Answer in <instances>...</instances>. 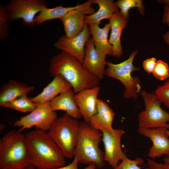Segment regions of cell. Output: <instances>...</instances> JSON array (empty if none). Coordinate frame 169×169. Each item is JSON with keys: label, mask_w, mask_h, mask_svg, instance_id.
Listing matches in <instances>:
<instances>
[{"label": "cell", "mask_w": 169, "mask_h": 169, "mask_svg": "<svg viewBox=\"0 0 169 169\" xmlns=\"http://www.w3.org/2000/svg\"><path fill=\"white\" fill-rule=\"evenodd\" d=\"M49 73L52 77L59 75L71 85L75 94L99 86L100 80L83 66L75 57L62 51L51 59Z\"/></svg>", "instance_id": "obj_1"}, {"label": "cell", "mask_w": 169, "mask_h": 169, "mask_svg": "<svg viewBox=\"0 0 169 169\" xmlns=\"http://www.w3.org/2000/svg\"><path fill=\"white\" fill-rule=\"evenodd\" d=\"M25 134L31 165L38 169H54L65 165L63 154L47 132L36 129Z\"/></svg>", "instance_id": "obj_2"}, {"label": "cell", "mask_w": 169, "mask_h": 169, "mask_svg": "<svg viewBox=\"0 0 169 169\" xmlns=\"http://www.w3.org/2000/svg\"><path fill=\"white\" fill-rule=\"evenodd\" d=\"M25 134L15 130L0 141V169H24L31 165Z\"/></svg>", "instance_id": "obj_3"}, {"label": "cell", "mask_w": 169, "mask_h": 169, "mask_svg": "<svg viewBox=\"0 0 169 169\" xmlns=\"http://www.w3.org/2000/svg\"><path fill=\"white\" fill-rule=\"evenodd\" d=\"M102 133L86 121L79 122V131L74 157L79 162L84 164L95 163L99 168L105 165L104 152L99 145Z\"/></svg>", "instance_id": "obj_4"}, {"label": "cell", "mask_w": 169, "mask_h": 169, "mask_svg": "<svg viewBox=\"0 0 169 169\" xmlns=\"http://www.w3.org/2000/svg\"><path fill=\"white\" fill-rule=\"evenodd\" d=\"M79 122L65 113L57 118L47 132L65 158L74 157L79 131Z\"/></svg>", "instance_id": "obj_5"}, {"label": "cell", "mask_w": 169, "mask_h": 169, "mask_svg": "<svg viewBox=\"0 0 169 169\" xmlns=\"http://www.w3.org/2000/svg\"><path fill=\"white\" fill-rule=\"evenodd\" d=\"M137 53V51H133L128 59L119 64H114L110 61L106 63L107 68L105 74L119 80L123 84L125 88L123 96L127 99L136 100L141 90L140 79L131 75L134 71L139 70L133 63Z\"/></svg>", "instance_id": "obj_6"}, {"label": "cell", "mask_w": 169, "mask_h": 169, "mask_svg": "<svg viewBox=\"0 0 169 169\" xmlns=\"http://www.w3.org/2000/svg\"><path fill=\"white\" fill-rule=\"evenodd\" d=\"M140 94L144 100L145 109L138 115L139 127L151 129L164 127L169 129V112L161 108V103L154 93L143 90Z\"/></svg>", "instance_id": "obj_7"}, {"label": "cell", "mask_w": 169, "mask_h": 169, "mask_svg": "<svg viewBox=\"0 0 169 169\" xmlns=\"http://www.w3.org/2000/svg\"><path fill=\"white\" fill-rule=\"evenodd\" d=\"M50 102L38 105L29 114L15 121L13 126L20 128L18 131L20 132L33 126L36 129L48 131L57 118L56 113L51 108Z\"/></svg>", "instance_id": "obj_8"}, {"label": "cell", "mask_w": 169, "mask_h": 169, "mask_svg": "<svg viewBox=\"0 0 169 169\" xmlns=\"http://www.w3.org/2000/svg\"><path fill=\"white\" fill-rule=\"evenodd\" d=\"M46 2L43 0H11L5 8L9 20L22 19V26L33 27L36 15L39 13Z\"/></svg>", "instance_id": "obj_9"}, {"label": "cell", "mask_w": 169, "mask_h": 169, "mask_svg": "<svg viewBox=\"0 0 169 169\" xmlns=\"http://www.w3.org/2000/svg\"><path fill=\"white\" fill-rule=\"evenodd\" d=\"M92 0H89L69 11L59 19L62 23L65 33L68 38H72L79 34L86 25V15L93 14L95 9L92 7Z\"/></svg>", "instance_id": "obj_10"}, {"label": "cell", "mask_w": 169, "mask_h": 169, "mask_svg": "<svg viewBox=\"0 0 169 169\" xmlns=\"http://www.w3.org/2000/svg\"><path fill=\"white\" fill-rule=\"evenodd\" d=\"M101 132L104 148V161L115 169L125 156L121 147V139L124 131L122 129H113Z\"/></svg>", "instance_id": "obj_11"}, {"label": "cell", "mask_w": 169, "mask_h": 169, "mask_svg": "<svg viewBox=\"0 0 169 169\" xmlns=\"http://www.w3.org/2000/svg\"><path fill=\"white\" fill-rule=\"evenodd\" d=\"M89 28L86 24L83 30L77 35L68 38L61 37L54 44L57 49L65 52L83 63L85 55V46L90 38Z\"/></svg>", "instance_id": "obj_12"}, {"label": "cell", "mask_w": 169, "mask_h": 169, "mask_svg": "<svg viewBox=\"0 0 169 169\" xmlns=\"http://www.w3.org/2000/svg\"><path fill=\"white\" fill-rule=\"evenodd\" d=\"M168 129L160 127L151 129L139 127L137 131L140 135L149 138L152 145L147 156L150 158H159L163 155L169 156V136Z\"/></svg>", "instance_id": "obj_13"}, {"label": "cell", "mask_w": 169, "mask_h": 169, "mask_svg": "<svg viewBox=\"0 0 169 169\" xmlns=\"http://www.w3.org/2000/svg\"><path fill=\"white\" fill-rule=\"evenodd\" d=\"M106 56L99 53L95 49L92 37H90L85 45L83 66L100 80L105 74Z\"/></svg>", "instance_id": "obj_14"}, {"label": "cell", "mask_w": 169, "mask_h": 169, "mask_svg": "<svg viewBox=\"0 0 169 169\" xmlns=\"http://www.w3.org/2000/svg\"><path fill=\"white\" fill-rule=\"evenodd\" d=\"M100 90V87L98 86L74 94L75 101L85 121L89 123L92 117L96 113Z\"/></svg>", "instance_id": "obj_15"}, {"label": "cell", "mask_w": 169, "mask_h": 169, "mask_svg": "<svg viewBox=\"0 0 169 169\" xmlns=\"http://www.w3.org/2000/svg\"><path fill=\"white\" fill-rule=\"evenodd\" d=\"M128 20L120 11L113 14L109 20L111 33L109 42L112 46V56L115 57L119 58L123 54L121 36L123 30L126 27Z\"/></svg>", "instance_id": "obj_16"}, {"label": "cell", "mask_w": 169, "mask_h": 169, "mask_svg": "<svg viewBox=\"0 0 169 169\" xmlns=\"http://www.w3.org/2000/svg\"><path fill=\"white\" fill-rule=\"evenodd\" d=\"M71 89L70 84L62 76L57 75L40 93L30 98L39 105L50 102L61 93Z\"/></svg>", "instance_id": "obj_17"}, {"label": "cell", "mask_w": 169, "mask_h": 169, "mask_svg": "<svg viewBox=\"0 0 169 169\" xmlns=\"http://www.w3.org/2000/svg\"><path fill=\"white\" fill-rule=\"evenodd\" d=\"M74 94L72 89L61 93L50 102L52 110L64 111L68 115L77 120L82 117L75 101Z\"/></svg>", "instance_id": "obj_18"}, {"label": "cell", "mask_w": 169, "mask_h": 169, "mask_svg": "<svg viewBox=\"0 0 169 169\" xmlns=\"http://www.w3.org/2000/svg\"><path fill=\"white\" fill-rule=\"evenodd\" d=\"M115 113L104 101L98 99L95 114L91 118L89 123L101 132L113 129L112 123Z\"/></svg>", "instance_id": "obj_19"}, {"label": "cell", "mask_w": 169, "mask_h": 169, "mask_svg": "<svg viewBox=\"0 0 169 169\" xmlns=\"http://www.w3.org/2000/svg\"><path fill=\"white\" fill-rule=\"evenodd\" d=\"M89 25L90 33L92 36L97 51L105 56L107 55L112 56V46L108 39L109 32L110 29V23H106L102 28L95 24Z\"/></svg>", "instance_id": "obj_20"}, {"label": "cell", "mask_w": 169, "mask_h": 169, "mask_svg": "<svg viewBox=\"0 0 169 169\" xmlns=\"http://www.w3.org/2000/svg\"><path fill=\"white\" fill-rule=\"evenodd\" d=\"M92 3L97 4L99 9L93 14L85 16V23L87 25H99L101 20H110L113 14L119 11L115 2L112 0H92Z\"/></svg>", "instance_id": "obj_21"}, {"label": "cell", "mask_w": 169, "mask_h": 169, "mask_svg": "<svg viewBox=\"0 0 169 169\" xmlns=\"http://www.w3.org/2000/svg\"><path fill=\"white\" fill-rule=\"evenodd\" d=\"M33 86H28L14 80L4 84L0 92V106L12 101L33 90Z\"/></svg>", "instance_id": "obj_22"}, {"label": "cell", "mask_w": 169, "mask_h": 169, "mask_svg": "<svg viewBox=\"0 0 169 169\" xmlns=\"http://www.w3.org/2000/svg\"><path fill=\"white\" fill-rule=\"evenodd\" d=\"M78 6V5L74 7H63L61 6L49 8L45 5L35 18L36 24L39 25L48 20L59 19L69 11L76 8Z\"/></svg>", "instance_id": "obj_23"}, {"label": "cell", "mask_w": 169, "mask_h": 169, "mask_svg": "<svg viewBox=\"0 0 169 169\" xmlns=\"http://www.w3.org/2000/svg\"><path fill=\"white\" fill-rule=\"evenodd\" d=\"M38 105L28 98L27 94H25L3 105L2 107L13 109L23 112H31Z\"/></svg>", "instance_id": "obj_24"}, {"label": "cell", "mask_w": 169, "mask_h": 169, "mask_svg": "<svg viewBox=\"0 0 169 169\" xmlns=\"http://www.w3.org/2000/svg\"><path fill=\"white\" fill-rule=\"evenodd\" d=\"M120 12L125 17L128 19L129 12L131 8H136L142 15L145 13L143 2L141 0H119L115 2Z\"/></svg>", "instance_id": "obj_25"}, {"label": "cell", "mask_w": 169, "mask_h": 169, "mask_svg": "<svg viewBox=\"0 0 169 169\" xmlns=\"http://www.w3.org/2000/svg\"><path fill=\"white\" fill-rule=\"evenodd\" d=\"M157 99L169 108V79L158 86L154 93Z\"/></svg>", "instance_id": "obj_26"}, {"label": "cell", "mask_w": 169, "mask_h": 169, "mask_svg": "<svg viewBox=\"0 0 169 169\" xmlns=\"http://www.w3.org/2000/svg\"><path fill=\"white\" fill-rule=\"evenodd\" d=\"M154 76L157 79L163 80L169 77V67L166 62L161 60L157 61L153 72Z\"/></svg>", "instance_id": "obj_27"}, {"label": "cell", "mask_w": 169, "mask_h": 169, "mask_svg": "<svg viewBox=\"0 0 169 169\" xmlns=\"http://www.w3.org/2000/svg\"><path fill=\"white\" fill-rule=\"evenodd\" d=\"M9 17L4 7L0 6V39L2 40L8 35Z\"/></svg>", "instance_id": "obj_28"}, {"label": "cell", "mask_w": 169, "mask_h": 169, "mask_svg": "<svg viewBox=\"0 0 169 169\" xmlns=\"http://www.w3.org/2000/svg\"><path fill=\"white\" fill-rule=\"evenodd\" d=\"M144 162L143 159L137 157L134 160L128 158L125 155L118 166L115 169H141L140 166L142 165Z\"/></svg>", "instance_id": "obj_29"}, {"label": "cell", "mask_w": 169, "mask_h": 169, "mask_svg": "<svg viewBox=\"0 0 169 169\" xmlns=\"http://www.w3.org/2000/svg\"><path fill=\"white\" fill-rule=\"evenodd\" d=\"M145 169H169V164L157 162L153 160L147 159V166Z\"/></svg>", "instance_id": "obj_30"}, {"label": "cell", "mask_w": 169, "mask_h": 169, "mask_svg": "<svg viewBox=\"0 0 169 169\" xmlns=\"http://www.w3.org/2000/svg\"><path fill=\"white\" fill-rule=\"evenodd\" d=\"M157 61L155 58L153 57L144 60L142 63L144 70L148 73H152Z\"/></svg>", "instance_id": "obj_31"}, {"label": "cell", "mask_w": 169, "mask_h": 169, "mask_svg": "<svg viewBox=\"0 0 169 169\" xmlns=\"http://www.w3.org/2000/svg\"><path fill=\"white\" fill-rule=\"evenodd\" d=\"M162 22L169 27V3L166 4L165 7Z\"/></svg>", "instance_id": "obj_32"}, {"label": "cell", "mask_w": 169, "mask_h": 169, "mask_svg": "<svg viewBox=\"0 0 169 169\" xmlns=\"http://www.w3.org/2000/svg\"><path fill=\"white\" fill-rule=\"evenodd\" d=\"M78 159L74 156L73 161L70 164L65 166H62L54 169H79L78 167Z\"/></svg>", "instance_id": "obj_33"}, {"label": "cell", "mask_w": 169, "mask_h": 169, "mask_svg": "<svg viewBox=\"0 0 169 169\" xmlns=\"http://www.w3.org/2000/svg\"><path fill=\"white\" fill-rule=\"evenodd\" d=\"M163 38L165 42L169 45V30L164 34Z\"/></svg>", "instance_id": "obj_34"}, {"label": "cell", "mask_w": 169, "mask_h": 169, "mask_svg": "<svg viewBox=\"0 0 169 169\" xmlns=\"http://www.w3.org/2000/svg\"><path fill=\"white\" fill-rule=\"evenodd\" d=\"M96 165L95 163H91L86 167L83 169H96Z\"/></svg>", "instance_id": "obj_35"}, {"label": "cell", "mask_w": 169, "mask_h": 169, "mask_svg": "<svg viewBox=\"0 0 169 169\" xmlns=\"http://www.w3.org/2000/svg\"><path fill=\"white\" fill-rule=\"evenodd\" d=\"M164 162L169 164V156H166L164 159Z\"/></svg>", "instance_id": "obj_36"}, {"label": "cell", "mask_w": 169, "mask_h": 169, "mask_svg": "<svg viewBox=\"0 0 169 169\" xmlns=\"http://www.w3.org/2000/svg\"><path fill=\"white\" fill-rule=\"evenodd\" d=\"M24 169H38L35 167L33 165H31L28 166L27 167H26Z\"/></svg>", "instance_id": "obj_37"}, {"label": "cell", "mask_w": 169, "mask_h": 169, "mask_svg": "<svg viewBox=\"0 0 169 169\" xmlns=\"http://www.w3.org/2000/svg\"><path fill=\"white\" fill-rule=\"evenodd\" d=\"M167 133H168V135L169 136V129H168V131H167Z\"/></svg>", "instance_id": "obj_38"}]
</instances>
